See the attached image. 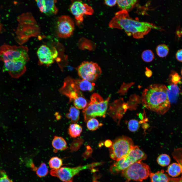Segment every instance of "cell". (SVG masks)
<instances>
[{
	"instance_id": "d6a6232c",
	"label": "cell",
	"mask_w": 182,
	"mask_h": 182,
	"mask_svg": "<svg viewBox=\"0 0 182 182\" xmlns=\"http://www.w3.org/2000/svg\"><path fill=\"white\" fill-rule=\"evenodd\" d=\"M0 182H13L9 178L6 172L0 168Z\"/></svg>"
},
{
	"instance_id": "1f68e13d",
	"label": "cell",
	"mask_w": 182,
	"mask_h": 182,
	"mask_svg": "<svg viewBox=\"0 0 182 182\" xmlns=\"http://www.w3.org/2000/svg\"><path fill=\"white\" fill-rule=\"evenodd\" d=\"M169 77L171 84L177 85V84L181 81V77L178 74L175 72H172Z\"/></svg>"
},
{
	"instance_id": "ffe728a7",
	"label": "cell",
	"mask_w": 182,
	"mask_h": 182,
	"mask_svg": "<svg viewBox=\"0 0 182 182\" xmlns=\"http://www.w3.org/2000/svg\"><path fill=\"white\" fill-rule=\"evenodd\" d=\"M137 2L136 0H117V4L121 10L128 12L133 8Z\"/></svg>"
},
{
	"instance_id": "9a60e30c",
	"label": "cell",
	"mask_w": 182,
	"mask_h": 182,
	"mask_svg": "<svg viewBox=\"0 0 182 182\" xmlns=\"http://www.w3.org/2000/svg\"><path fill=\"white\" fill-rule=\"evenodd\" d=\"M36 1L41 12L48 15L55 14L57 12L58 9L55 5L56 1L38 0Z\"/></svg>"
},
{
	"instance_id": "44dd1931",
	"label": "cell",
	"mask_w": 182,
	"mask_h": 182,
	"mask_svg": "<svg viewBox=\"0 0 182 182\" xmlns=\"http://www.w3.org/2000/svg\"><path fill=\"white\" fill-rule=\"evenodd\" d=\"M82 131V128L79 125L76 123L70 125L69 129V134L72 138H75L80 136Z\"/></svg>"
},
{
	"instance_id": "8d00e7d4",
	"label": "cell",
	"mask_w": 182,
	"mask_h": 182,
	"mask_svg": "<svg viewBox=\"0 0 182 182\" xmlns=\"http://www.w3.org/2000/svg\"><path fill=\"white\" fill-rule=\"evenodd\" d=\"M145 74L147 77H150L152 75V71L148 68L146 67Z\"/></svg>"
},
{
	"instance_id": "d6986e66",
	"label": "cell",
	"mask_w": 182,
	"mask_h": 182,
	"mask_svg": "<svg viewBox=\"0 0 182 182\" xmlns=\"http://www.w3.org/2000/svg\"><path fill=\"white\" fill-rule=\"evenodd\" d=\"M52 145L56 151L63 150L67 148L66 141L60 136H55L52 141Z\"/></svg>"
},
{
	"instance_id": "ac0fdd59",
	"label": "cell",
	"mask_w": 182,
	"mask_h": 182,
	"mask_svg": "<svg viewBox=\"0 0 182 182\" xmlns=\"http://www.w3.org/2000/svg\"><path fill=\"white\" fill-rule=\"evenodd\" d=\"M180 91V89L177 84H171L168 86L167 93L170 103L176 101Z\"/></svg>"
},
{
	"instance_id": "f1b7e54d",
	"label": "cell",
	"mask_w": 182,
	"mask_h": 182,
	"mask_svg": "<svg viewBox=\"0 0 182 182\" xmlns=\"http://www.w3.org/2000/svg\"><path fill=\"white\" fill-rule=\"evenodd\" d=\"M99 126L98 121L94 118L90 119L87 122V127L90 130H95L98 128Z\"/></svg>"
},
{
	"instance_id": "cb8c5ba5",
	"label": "cell",
	"mask_w": 182,
	"mask_h": 182,
	"mask_svg": "<svg viewBox=\"0 0 182 182\" xmlns=\"http://www.w3.org/2000/svg\"><path fill=\"white\" fill-rule=\"evenodd\" d=\"M157 161L160 166L165 167L170 164L171 158L169 155L166 154H162L158 156L157 159Z\"/></svg>"
},
{
	"instance_id": "7c38bea8",
	"label": "cell",
	"mask_w": 182,
	"mask_h": 182,
	"mask_svg": "<svg viewBox=\"0 0 182 182\" xmlns=\"http://www.w3.org/2000/svg\"><path fill=\"white\" fill-rule=\"evenodd\" d=\"M62 94L68 97L69 101H74L78 98L83 96L75 84L74 79L71 77H67L64 79L62 86L59 90Z\"/></svg>"
},
{
	"instance_id": "4dcf8cb0",
	"label": "cell",
	"mask_w": 182,
	"mask_h": 182,
	"mask_svg": "<svg viewBox=\"0 0 182 182\" xmlns=\"http://www.w3.org/2000/svg\"><path fill=\"white\" fill-rule=\"evenodd\" d=\"M83 142V140L82 139L74 140L71 145L70 150L72 151L77 150L80 148Z\"/></svg>"
},
{
	"instance_id": "8992f818",
	"label": "cell",
	"mask_w": 182,
	"mask_h": 182,
	"mask_svg": "<svg viewBox=\"0 0 182 182\" xmlns=\"http://www.w3.org/2000/svg\"><path fill=\"white\" fill-rule=\"evenodd\" d=\"M132 139L122 136L115 140L109 148V155L113 160L118 161L126 156L134 146Z\"/></svg>"
},
{
	"instance_id": "30bf717a",
	"label": "cell",
	"mask_w": 182,
	"mask_h": 182,
	"mask_svg": "<svg viewBox=\"0 0 182 182\" xmlns=\"http://www.w3.org/2000/svg\"><path fill=\"white\" fill-rule=\"evenodd\" d=\"M75 29L74 23L69 16L66 15L59 17L57 22L56 31L57 36L61 38H66L73 34Z\"/></svg>"
},
{
	"instance_id": "5bb4252c",
	"label": "cell",
	"mask_w": 182,
	"mask_h": 182,
	"mask_svg": "<svg viewBox=\"0 0 182 182\" xmlns=\"http://www.w3.org/2000/svg\"><path fill=\"white\" fill-rule=\"evenodd\" d=\"M37 55L40 65L49 66L52 64L58 55L56 50H52L47 46L42 45L38 49Z\"/></svg>"
},
{
	"instance_id": "74e56055",
	"label": "cell",
	"mask_w": 182,
	"mask_h": 182,
	"mask_svg": "<svg viewBox=\"0 0 182 182\" xmlns=\"http://www.w3.org/2000/svg\"><path fill=\"white\" fill-rule=\"evenodd\" d=\"M181 75L182 76V69H181Z\"/></svg>"
},
{
	"instance_id": "8fae6325",
	"label": "cell",
	"mask_w": 182,
	"mask_h": 182,
	"mask_svg": "<svg viewBox=\"0 0 182 182\" xmlns=\"http://www.w3.org/2000/svg\"><path fill=\"white\" fill-rule=\"evenodd\" d=\"M28 61L22 59L4 62L3 70L8 72L12 77L18 78L25 72Z\"/></svg>"
},
{
	"instance_id": "7a4b0ae2",
	"label": "cell",
	"mask_w": 182,
	"mask_h": 182,
	"mask_svg": "<svg viewBox=\"0 0 182 182\" xmlns=\"http://www.w3.org/2000/svg\"><path fill=\"white\" fill-rule=\"evenodd\" d=\"M167 90V87L164 85L154 84L150 85L143 93V104L148 109L158 114H164L170 107Z\"/></svg>"
},
{
	"instance_id": "484cf974",
	"label": "cell",
	"mask_w": 182,
	"mask_h": 182,
	"mask_svg": "<svg viewBox=\"0 0 182 182\" xmlns=\"http://www.w3.org/2000/svg\"><path fill=\"white\" fill-rule=\"evenodd\" d=\"M141 57L143 60L147 62H151L154 58L153 52L150 50H146L143 51Z\"/></svg>"
},
{
	"instance_id": "9c48e42d",
	"label": "cell",
	"mask_w": 182,
	"mask_h": 182,
	"mask_svg": "<svg viewBox=\"0 0 182 182\" xmlns=\"http://www.w3.org/2000/svg\"><path fill=\"white\" fill-rule=\"evenodd\" d=\"M103 162H96L74 168L63 167L61 168L58 172L59 179L64 182H73L74 176L81 171L84 169H92L95 167L100 165Z\"/></svg>"
},
{
	"instance_id": "83f0119b",
	"label": "cell",
	"mask_w": 182,
	"mask_h": 182,
	"mask_svg": "<svg viewBox=\"0 0 182 182\" xmlns=\"http://www.w3.org/2000/svg\"><path fill=\"white\" fill-rule=\"evenodd\" d=\"M73 102L75 107L78 109H84L88 103L86 99L83 96L78 98Z\"/></svg>"
},
{
	"instance_id": "f35d334b",
	"label": "cell",
	"mask_w": 182,
	"mask_h": 182,
	"mask_svg": "<svg viewBox=\"0 0 182 182\" xmlns=\"http://www.w3.org/2000/svg\"><path fill=\"white\" fill-rule=\"evenodd\" d=\"M93 182H98L94 180Z\"/></svg>"
},
{
	"instance_id": "603a6c76",
	"label": "cell",
	"mask_w": 182,
	"mask_h": 182,
	"mask_svg": "<svg viewBox=\"0 0 182 182\" xmlns=\"http://www.w3.org/2000/svg\"><path fill=\"white\" fill-rule=\"evenodd\" d=\"M62 164V160L57 157H52L49 162V166L52 169L58 170L61 168Z\"/></svg>"
},
{
	"instance_id": "277c9868",
	"label": "cell",
	"mask_w": 182,
	"mask_h": 182,
	"mask_svg": "<svg viewBox=\"0 0 182 182\" xmlns=\"http://www.w3.org/2000/svg\"><path fill=\"white\" fill-rule=\"evenodd\" d=\"M147 157L138 146H134L126 156L111 165L110 171L113 174H118L134 163L145 160Z\"/></svg>"
},
{
	"instance_id": "e575fe53",
	"label": "cell",
	"mask_w": 182,
	"mask_h": 182,
	"mask_svg": "<svg viewBox=\"0 0 182 182\" xmlns=\"http://www.w3.org/2000/svg\"><path fill=\"white\" fill-rule=\"evenodd\" d=\"M104 3L110 7H112L114 6L117 4V0H105Z\"/></svg>"
},
{
	"instance_id": "4fadbf2b",
	"label": "cell",
	"mask_w": 182,
	"mask_h": 182,
	"mask_svg": "<svg viewBox=\"0 0 182 182\" xmlns=\"http://www.w3.org/2000/svg\"><path fill=\"white\" fill-rule=\"evenodd\" d=\"M70 9L79 24L83 21L84 15H92L94 12L92 7L80 1L73 2L70 6Z\"/></svg>"
},
{
	"instance_id": "7402d4cb",
	"label": "cell",
	"mask_w": 182,
	"mask_h": 182,
	"mask_svg": "<svg viewBox=\"0 0 182 182\" xmlns=\"http://www.w3.org/2000/svg\"><path fill=\"white\" fill-rule=\"evenodd\" d=\"M69 113L66 114V117L69 119H70L72 123H75L77 122L79 118V110L75 107L72 106L69 109Z\"/></svg>"
},
{
	"instance_id": "f546056e",
	"label": "cell",
	"mask_w": 182,
	"mask_h": 182,
	"mask_svg": "<svg viewBox=\"0 0 182 182\" xmlns=\"http://www.w3.org/2000/svg\"><path fill=\"white\" fill-rule=\"evenodd\" d=\"M139 123L136 120L132 119L128 122V127L131 131L134 132L137 131L140 127Z\"/></svg>"
},
{
	"instance_id": "e0dca14e",
	"label": "cell",
	"mask_w": 182,
	"mask_h": 182,
	"mask_svg": "<svg viewBox=\"0 0 182 182\" xmlns=\"http://www.w3.org/2000/svg\"><path fill=\"white\" fill-rule=\"evenodd\" d=\"M155 182H182V172L180 176L175 178L170 176L162 170L160 171Z\"/></svg>"
},
{
	"instance_id": "2e32d148",
	"label": "cell",
	"mask_w": 182,
	"mask_h": 182,
	"mask_svg": "<svg viewBox=\"0 0 182 182\" xmlns=\"http://www.w3.org/2000/svg\"><path fill=\"white\" fill-rule=\"evenodd\" d=\"M74 81L80 91H93L94 89L95 84L87 80L82 79H74Z\"/></svg>"
},
{
	"instance_id": "836d02e7",
	"label": "cell",
	"mask_w": 182,
	"mask_h": 182,
	"mask_svg": "<svg viewBox=\"0 0 182 182\" xmlns=\"http://www.w3.org/2000/svg\"><path fill=\"white\" fill-rule=\"evenodd\" d=\"M175 57L178 61L182 62V49L177 51L176 53Z\"/></svg>"
},
{
	"instance_id": "52a82bcc",
	"label": "cell",
	"mask_w": 182,
	"mask_h": 182,
	"mask_svg": "<svg viewBox=\"0 0 182 182\" xmlns=\"http://www.w3.org/2000/svg\"><path fill=\"white\" fill-rule=\"evenodd\" d=\"M28 50L26 46L3 45L0 47V60L4 62L22 59L28 61Z\"/></svg>"
},
{
	"instance_id": "3957f363",
	"label": "cell",
	"mask_w": 182,
	"mask_h": 182,
	"mask_svg": "<svg viewBox=\"0 0 182 182\" xmlns=\"http://www.w3.org/2000/svg\"><path fill=\"white\" fill-rule=\"evenodd\" d=\"M110 98L109 96L104 100L99 94H92L90 101L82 110L84 121L87 122L90 119L96 117H105Z\"/></svg>"
},
{
	"instance_id": "d590c367",
	"label": "cell",
	"mask_w": 182,
	"mask_h": 182,
	"mask_svg": "<svg viewBox=\"0 0 182 182\" xmlns=\"http://www.w3.org/2000/svg\"><path fill=\"white\" fill-rule=\"evenodd\" d=\"M112 144V142L109 140H106L104 143L105 146L108 148L110 147L111 146Z\"/></svg>"
},
{
	"instance_id": "4316f807",
	"label": "cell",
	"mask_w": 182,
	"mask_h": 182,
	"mask_svg": "<svg viewBox=\"0 0 182 182\" xmlns=\"http://www.w3.org/2000/svg\"><path fill=\"white\" fill-rule=\"evenodd\" d=\"M35 171L37 175L40 177L46 176L49 172L48 168L44 163H41L39 167L36 168Z\"/></svg>"
},
{
	"instance_id": "d4e9b609",
	"label": "cell",
	"mask_w": 182,
	"mask_h": 182,
	"mask_svg": "<svg viewBox=\"0 0 182 182\" xmlns=\"http://www.w3.org/2000/svg\"><path fill=\"white\" fill-rule=\"evenodd\" d=\"M156 50L157 55L158 56L161 58L166 57L169 51L168 47L165 44L158 45L156 47Z\"/></svg>"
},
{
	"instance_id": "6da1fadb",
	"label": "cell",
	"mask_w": 182,
	"mask_h": 182,
	"mask_svg": "<svg viewBox=\"0 0 182 182\" xmlns=\"http://www.w3.org/2000/svg\"><path fill=\"white\" fill-rule=\"evenodd\" d=\"M109 27L123 30L128 36L137 39L143 38L152 29L161 30L152 23L133 19L129 16L128 12L123 10L116 13L109 23Z\"/></svg>"
},
{
	"instance_id": "5b68a950",
	"label": "cell",
	"mask_w": 182,
	"mask_h": 182,
	"mask_svg": "<svg viewBox=\"0 0 182 182\" xmlns=\"http://www.w3.org/2000/svg\"><path fill=\"white\" fill-rule=\"evenodd\" d=\"M121 176L126 179L125 182L131 180L141 182L149 176L151 170L147 164L141 162H135L121 172Z\"/></svg>"
},
{
	"instance_id": "ba28073f",
	"label": "cell",
	"mask_w": 182,
	"mask_h": 182,
	"mask_svg": "<svg viewBox=\"0 0 182 182\" xmlns=\"http://www.w3.org/2000/svg\"><path fill=\"white\" fill-rule=\"evenodd\" d=\"M79 75L82 79L92 82L100 75L102 71L96 63L92 61H85L77 68Z\"/></svg>"
}]
</instances>
